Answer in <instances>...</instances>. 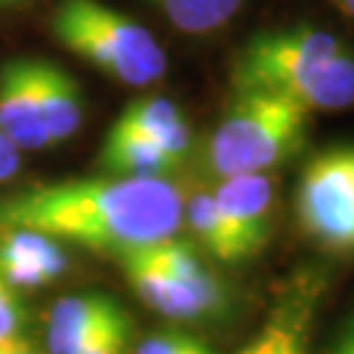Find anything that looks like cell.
<instances>
[{"instance_id":"cell-12","label":"cell","mask_w":354,"mask_h":354,"mask_svg":"<svg viewBox=\"0 0 354 354\" xmlns=\"http://www.w3.org/2000/svg\"><path fill=\"white\" fill-rule=\"evenodd\" d=\"M100 165L111 176H142V178H168L178 163L168 152L145 137L142 131L113 124L105 134L100 150Z\"/></svg>"},{"instance_id":"cell-17","label":"cell","mask_w":354,"mask_h":354,"mask_svg":"<svg viewBox=\"0 0 354 354\" xmlns=\"http://www.w3.org/2000/svg\"><path fill=\"white\" fill-rule=\"evenodd\" d=\"M134 354H213L200 339L178 333V330H160L137 344Z\"/></svg>"},{"instance_id":"cell-21","label":"cell","mask_w":354,"mask_h":354,"mask_svg":"<svg viewBox=\"0 0 354 354\" xmlns=\"http://www.w3.org/2000/svg\"><path fill=\"white\" fill-rule=\"evenodd\" d=\"M328 354H354V313L346 317V323L339 330V336H336Z\"/></svg>"},{"instance_id":"cell-3","label":"cell","mask_w":354,"mask_h":354,"mask_svg":"<svg viewBox=\"0 0 354 354\" xmlns=\"http://www.w3.org/2000/svg\"><path fill=\"white\" fill-rule=\"evenodd\" d=\"M310 111L268 89H244L207 140L205 165L215 178L268 174L304 145Z\"/></svg>"},{"instance_id":"cell-6","label":"cell","mask_w":354,"mask_h":354,"mask_svg":"<svg viewBox=\"0 0 354 354\" xmlns=\"http://www.w3.org/2000/svg\"><path fill=\"white\" fill-rule=\"evenodd\" d=\"M297 218L320 247L354 252V147H330L304 165Z\"/></svg>"},{"instance_id":"cell-7","label":"cell","mask_w":354,"mask_h":354,"mask_svg":"<svg viewBox=\"0 0 354 354\" xmlns=\"http://www.w3.org/2000/svg\"><path fill=\"white\" fill-rule=\"evenodd\" d=\"M213 200L239 247L241 260L260 252L270 236L273 178L268 174L226 176L213 189Z\"/></svg>"},{"instance_id":"cell-18","label":"cell","mask_w":354,"mask_h":354,"mask_svg":"<svg viewBox=\"0 0 354 354\" xmlns=\"http://www.w3.org/2000/svg\"><path fill=\"white\" fill-rule=\"evenodd\" d=\"M129 344H131V320H129V315L121 310V313L87 344V349L82 354H129Z\"/></svg>"},{"instance_id":"cell-10","label":"cell","mask_w":354,"mask_h":354,"mask_svg":"<svg viewBox=\"0 0 354 354\" xmlns=\"http://www.w3.org/2000/svg\"><path fill=\"white\" fill-rule=\"evenodd\" d=\"M124 307L97 291L68 294L50 307L45 354H82Z\"/></svg>"},{"instance_id":"cell-14","label":"cell","mask_w":354,"mask_h":354,"mask_svg":"<svg viewBox=\"0 0 354 354\" xmlns=\"http://www.w3.org/2000/svg\"><path fill=\"white\" fill-rule=\"evenodd\" d=\"M184 221L194 234L197 244L207 254H213L215 260H221V263H239L241 260L239 247L215 207L213 192H194L192 197H184Z\"/></svg>"},{"instance_id":"cell-9","label":"cell","mask_w":354,"mask_h":354,"mask_svg":"<svg viewBox=\"0 0 354 354\" xmlns=\"http://www.w3.org/2000/svg\"><path fill=\"white\" fill-rule=\"evenodd\" d=\"M0 129L21 152L50 147L35 89V58H11L0 66Z\"/></svg>"},{"instance_id":"cell-5","label":"cell","mask_w":354,"mask_h":354,"mask_svg":"<svg viewBox=\"0 0 354 354\" xmlns=\"http://www.w3.org/2000/svg\"><path fill=\"white\" fill-rule=\"evenodd\" d=\"M129 286L168 320H205L226 310V289L189 241L176 236L118 257Z\"/></svg>"},{"instance_id":"cell-15","label":"cell","mask_w":354,"mask_h":354,"mask_svg":"<svg viewBox=\"0 0 354 354\" xmlns=\"http://www.w3.org/2000/svg\"><path fill=\"white\" fill-rule=\"evenodd\" d=\"M184 35H210L239 13L244 0H152Z\"/></svg>"},{"instance_id":"cell-1","label":"cell","mask_w":354,"mask_h":354,"mask_svg":"<svg viewBox=\"0 0 354 354\" xmlns=\"http://www.w3.org/2000/svg\"><path fill=\"white\" fill-rule=\"evenodd\" d=\"M181 223L184 194L168 178H66L0 200V226L32 228L113 257L171 239Z\"/></svg>"},{"instance_id":"cell-8","label":"cell","mask_w":354,"mask_h":354,"mask_svg":"<svg viewBox=\"0 0 354 354\" xmlns=\"http://www.w3.org/2000/svg\"><path fill=\"white\" fill-rule=\"evenodd\" d=\"M68 270L64 244L32 228L0 226V279L13 291H37Z\"/></svg>"},{"instance_id":"cell-16","label":"cell","mask_w":354,"mask_h":354,"mask_svg":"<svg viewBox=\"0 0 354 354\" xmlns=\"http://www.w3.org/2000/svg\"><path fill=\"white\" fill-rule=\"evenodd\" d=\"M239 354H304L302 326L283 320V317H276Z\"/></svg>"},{"instance_id":"cell-19","label":"cell","mask_w":354,"mask_h":354,"mask_svg":"<svg viewBox=\"0 0 354 354\" xmlns=\"http://www.w3.org/2000/svg\"><path fill=\"white\" fill-rule=\"evenodd\" d=\"M21 326H24V307L16 291L0 279V344L19 336Z\"/></svg>"},{"instance_id":"cell-2","label":"cell","mask_w":354,"mask_h":354,"mask_svg":"<svg viewBox=\"0 0 354 354\" xmlns=\"http://www.w3.org/2000/svg\"><path fill=\"white\" fill-rule=\"evenodd\" d=\"M234 89H268L313 111L354 105V53L328 29L310 24L254 35L236 55Z\"/></svg>"},{"instance_id":"cell-4","label":"cell","mask_w":354,"mask_h":354,"mask_svg":"<svg viewBox=\"0 0 354 354\" xmlns=\"http://www.w3.org/2000/svg\"><path fill=\"white\" fill-rule=\"evenodd\" d=\"M53 35L66 50L127 87L160 82L168 58L140 21L100 0H64L50 19Z\"/></svg>"},{"instance_id":"cell-22","label":"cell","mask_w":354,"mask_h":354,"mask_svg":"<svg viewBox=\"0 0 354 354\" xmlns=\"http://www.w3.org/2000/svg\"><path fill=\"white\" fill-rule=\"evenodd\" d=\"M0 354H39V352L32 342H26L21 336H13V339L0 344Z\"/></svg>"},{"instance_id":"cell-23","label":"cell","mask_w":354,"mask_h":354,"mask_svg":"<svg viewBox=\"0 0 354 354\" xmlns=\"http://www.w3.org/2000/svg\"><path fill=\"white\" fill-rule=\"evenodd\" d=\"M336 3V8H342L349 19H354V0H333Z\"/></svg>"},{"instance_id":"cell-11","label":"cell","mask_w":354,"mask_h":354,"mask_svg":"<svg viewBox=\"0 0 354 354\" xmlns=\"http://www.w3.org/2000/svg\"><path fill=\"white\" fill-rule=\"evenodd\" d=\"M35 89L50 147L68 142L84 118V97L76 79L61 66L35 58Z\"/></svg>"},{"instance_id":"cell-24","label":"cell","mask_w":354,"mask_h":354,"mask_svg":"<svg viewBox=\"0 0 354 354\" xmlns=\"http://www.w3.org/2000/svg\"><path fill=\"white\" fill-rule=\"evenodd\" d=\"M16 3H24V0H0V8H6V6H16Z\"/></svg>"},{"instance_id":"cell-13","label":"cell","mask_w":354,"mask_h":354,"mask_svg":"<svg viewBox=\"0 0 354 354\" xmlns=\"http://www.w3.org/2000/svg\"><path fill=\"white\" fill-rule=\"evenodd\" d=\"M115 124L142 131L145 137L158 142L178 165L184 163L192 147V129L187 115L181 113L176 102L163 95H147V97L129 102L115 118Z\"/></svg>"},{"instance_id":"cell-20","label":"cell","mask_w":354,"mask_h":354,"mask_svg":"<svg viewBox=\"0 0 354 354\" xmlns=\"http://www.w3.org/2000/svg\"><path fill=\"white\" fill-rule=\"evenodd\" d=\"M19 168H21V150L0 129V184L11 181L19 174Z\"/></svg>"}]
</instances>
